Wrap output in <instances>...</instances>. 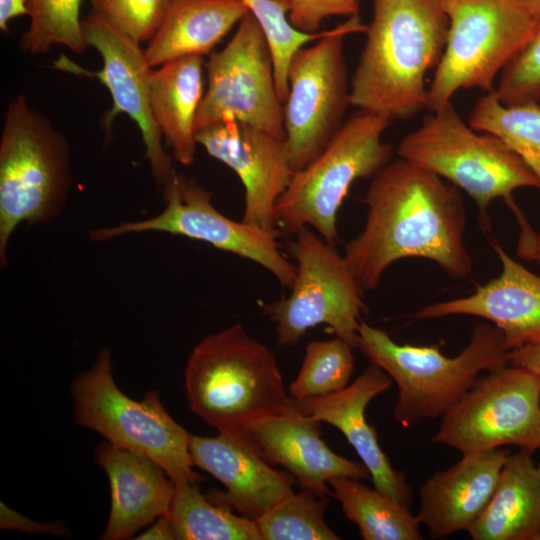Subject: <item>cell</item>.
<instances>
[{"label":"cell","mask_w":540,"mask_h":540,"mask_svg":"<svg viewBox=\"0 0 540 540\" xmlns=\"http://www.w3.org/2000/svg\"><path fill=\"white\" fill-rule=\"evenodd\" d=\"M430 112L400 141L397 154L466 192L482 226H489L492 201L507 203L519 188L540 189V180L518 154L499 137L464 122L451 101Z\"/></svg>","instance_id":"8992f818"},{"label":"cell","mask_w":540,"mask_h":540,"mask_svg":"<svg viewBox=\"0 0 540 540\" xmlns=\"http://www.w3.org/2000/svg\"><path fill=\"white\" fill-rule=\"evenodd\" d=\"M82 31L87 46L94 47L103 59V69L91 74L108 88L113 100L112 108L103 118L105 131H110L119 113L127 114L140 129L153 178L163 187L177 173L152 115L150 82L154 69L145 50L140 42L92 11L82 20Z\"/></svg>","instance_id":"9a60e30c"},{"label":"cell","mask_w":540,"mask_h":540,"mask_svg":"<svg viewBox=\"0 0 540 540\" xmlns=\"http://www.w3.org/2000/svg\"><path fill=\"white\" fill-rule=\"evenodd\" d=\"M29 15L27 0H0V28L8 31V22L18 16Z\"/></svg>","instance_id":"ab89813d"},{"label":"cell","mask_w":540,"mask_h":540,"mask_svg":"<svg viewBox=\"0 0 540 540\" xmlns=\"http://www.w3.org/2000/svg\"><path fill=\"white\" fill-rule=\"evenodd\" d=\"M333 496L345 516L365 540H421L420 521L402 505L361 480L335 477L328 481Z\"/></svg>","instance_id":"484cf974"},{"label":"cell","mask_w":540,"mask_h":540,"mask_svg":"<svg viewBox=\"0 0 540 540\" xmlns=\"http://www.w3.org/2000/svg\"><path fill=\"white\" fill-rule=\"evenodd\" d=\"M508 364L528 370L540 378V344L510 350Z\"/></svg>","instance_id":"74e56055"},{"label":"cell","mask_w":540,"mask_h":540,"mask_svg":"<svg viewBox=\"0 0 540 540\" xmlns=\"http://www.w3.org/2000/svg\"><path fill=\"white\" fill-rule=\"evenodd\" d=\"M507 205L514 213L520 228L517 255L523 260L537 263L540 267V231L534 230L514 200L508 202Z\"/></svg>","instance_id":"d590c367"},{"label":"cell","mask_w":540,"mask_h":540,"mask_svg":"<svg viewBox=\"0 0 540 540\" xmlns=\"http://www.w3.org/2000/svg\"><path fill=\"white\" fill-rule=\"evenodd\" d=\"M536 21L540 20V0H516Z\"/></svg>","instance_id":"60d3db41"},{"label":"cell","mask_w":540,"mask_h":540,"mask_svg":"<svg viewBox=\"0 0 540 540\" xmlns=\"http://www.w3.org/2000/svg\"><path fill=\"white\" fill-rule=\"evenodd\" d=\"M536 540H540V530H539V532H538V535H537V537H536Z\"/></svg>","instance_id":"b9f144b4"},{"label":"cell","mask_w":540,"mask_h":540,"mask_svg":"<svg viewBox=\"0 0 540 540\" xmlns=\"http://www.w3.org/2000/svg\"><path fill=\"white\" fill-rule=\"evenodd\" d=\"M356 348L397 385L393 416L405 427L442 417L482 372L508 365L509 353L501 330L487 322L474 327L468 344L454 357L445 356L437 345L399 344L362 320Z\"/></svg>","instance_id":"277c9868"},{"label":"cell","mask_w":540,"mask_h":540,"mask_svg":"<svg viewBox=\"0 0 540 540\" xmlns=\"http://www.w3.org/2000/svg\"><path fill=\"white\" fill-rule=\"evenodd\" d=\"M392 379L371 364L340 391L293 400L302 414L339 429L370 473L374 488L390 499L410 507L412 490L405 475L395 470L378 443L377 432L365 416L368 404L392 385Z\"/></svg>","instance_id":"ac0fdd59"},{"label":"cell","mask_w":540,"mask_h":540,"mask_svg":"<svg viewBox=\"0 0 540 540\" xmlns=\"http://www.w3.org/2000/svg\"><path fill=\"white\" fill-rule=\"evenodd\" d=\"M207 88L196 115V132L223 120H237L286 138L272 53L248 11L228 44L205 62Z\"/></svg>","instance_id":"4fadbf2b"},{"label":"cell","mask_w":540,"mask_h":540,"mask_svg":"<svg viewBox=\"0 0 540 540\" xmlns=\"http://www.w3.org/2000/svg\"><path fill=\"white\" fill-rule=\"evenodd\" d=\"M537 468H538V472H539V476H540V465Z\"/></svg>","instance_id":"7bdbcfd3"},{"label":"cell","mask_w":540,"mask_h":540,"mask_svg":"<svg viewBox=\"0 0 540 540\" xmlns=\"http://www.w3.org/2000/svg\"><path fill=\"white\" fill-rule=\"evenodd\" d=\"M446 45L428 87L435 111L461 89L494 91L496 76L527 42L537 21L516 0H441Z\"/></svg>","instance_id":"9c48e42d"},{"label":"cell","mask_w":540,"mask_h":540,"mask_svg":"<svg viewBox=\"0 0 540 540\" xmlns=\"http://www.w3.org/2000/svg\"><path fill=\"white\" fill-rule=\"evenodd\" d=\"M162 188L165 208L158 215L92 230L90 238L106 241L148 231L181 235L252 260L272 273L283 286L291 288L296 266L280 252L279 233L226 217L213 206L211 193L183 174L177 173Z\"/></svg>","instance_id":"5bb4252c"},{"label":"cell","mask_w":540,"mask_h":540,"mask_svg":"<svg viewBox=\"0 0 540 540\" xmlns=\"http://www.w3.org/2000/svg\"><path fill=\"white\" fill-rule=\"evenodd\" d=\"M504 105L540 101V20L527 42L509 60L493 91Z\"/></svg>","instance_id":"d6a6232c"},{"label":"cell","mask_w":540,"mask_h":540,"mask_svg":"<svg viewBox=\"0 0 540 540\" xmlns=\"http://www.w3.org/2000/svg\"><path fill=\"white\" fill-rule=\"evenodd\" d=\"M258 21L269 44L278 98L283 104L288 95V68L293 55L304 44L318 40L328 31L304 33L289 21L290 0H241Z\"/></svg>","instance_id":"1f68e13d"},{"label":"cell","mask_w":540,"mask_h":540,"mask_svg":"<svg viewBox=\"0 0 540 540\" xmlns=\"http://www.w3.org/2000/svg\"><path fill=\"white\" fill-rule=\"evenodd\" d=\"M492 247L501 263L499 276L469 296L426 305L412 317L475 316L501 330L509 351L540 344V276L515 261L497 242Z\"/></svg>","instance_id":"e0dca14e"},{"label":"cell","mask_w":540,"mask_h":540,"mask_svg":"<svg viewBox=\"0 0 540 540\" xmlns=\"http://www.w3.org/2000/svg\"><path fill=\"white\" fill-rule=\"evenodd\" d=\"M84 0H27L30 24L20 39L21 50L29 55L47 53L63 45L76 54L87 49L80 19Z\"/></svg>","instance_id":"f546056e"},{"label":"cell","mask_w":540,"mask_h":540,"mask_svg":"<svg viewBox=\"0 0 540 540\" xmlns=\"http://www.w3.org/2000/svg\"><path fill=\"white\" fill-rule=\"evenodd\" d=\"M353 347L339 337L312 341L295 380L289 386L293 400L331 394L345 388L354 371Z\"/></svg>","instance_id":"4dcf8cb0"},{"label":"cell","mask_w":540,"mask_h":540,"mask_svg":"<svg viewBox=\"0 0 540 540\" xmlns=\"http://www.w3.org/2000/svg\"><path fill=\"white\" fill-rule=\"evenodd\" d=\"M321 423L292 403L286 411L255 422L247 437L265 460L283 466L303 489L331 495L332 478L368 479L363 463L338 455L321 439Z\"/></svg>","instance_id":"d6986e66"},{"label":"cell","mask_w":540,"mask_h":540,"mask_svg":"<svg viewBox=\"0 0 540 540\" xmlns=\"http://www.w3.org/2000/svg\"><path fill=\"white\" fill-rule=\"evenodd\" d=\"M194 466L210 473L226 488L208 498L257 520L294 493L292 477L271 467L249 444L219 433L214 437L190 434Z\"/></svg>","instance_id":"ffe728a7"},{"label":"cell","mask_w":540,"mask_h":540,"mask_svg":"<svg viewBox=\"0 0 540 540\" xmlns=\"http://www.w3.org/2000/svg\"><path fill=\"white\" fill-rule=\"evenodd\" d=\"M196 139L240 178L245 189L242 221L279 233L275 208L293 174L286 138L228 119L199 129Z\"/></svg>","instance_id":"2e32d148"},{"label":"cell","mask_w":540,"mask_h":540,"mask_svg":"<svg viewBox=\"0 0 540 540\" xmlns=\"http://www.w3.org/2000/svg\"><path fill=\"white\" fill-rule=\"evenodd\" d=\"M66 137L24 94L7 106L0 139V264L21 223L39 225L58 216L72 185Z\"/></svg>","instance_id":"5b68a950"},{"label":"cell","mask_w":540,"mask_h":540,"mask_svg":"<svg viewBox=\"0 0 540 540\" xmlns=\"http://www.w3.org/2000/svg\"><path fill=\"white\" fill-rule=\"evenodd\" d=\"M288 245L296 277L288 297L264 308L276 325L279 346L296 345L309 329L326 324L353 348L357 346L364 294L336 246L301 227Z\"/></svg>","instance_id":"8fae6325"},{"label":"cell","mask_w":540,"mask_h":540,"mask_svg":"<svg viewBox=\"0 0 540 540\" xmlns=\"http://www.w3.org/2000/svg\"><path fill=\"white\" fill-rule=\"evenodd\" d=\"M448 27L441 0H373L350 105L391 121L427 109L425 77L442 57Z\"/></svg>","instance_id":"7a4b0ae2"},{"label":"cell","mask_w":540,"mask_h":540,"mask_svg":"<svg viewBox=\"0 0 540 540\" xmlns=\"http://www.w3.org/2000/svg\"><path fill=\"white\" fill-rule=\"evenodd\" d=\"M1 529H17L28 533L67 535L68 530L59 522L40 523L23 517L1 502Z\"/></svg>","instance_id":"8d00e7d4"},{"label":"cell","mask_w":540,"mask_h":540,"mask_svg":"<svg viewBox=\"0 0 540 540\" xmlns=\"http://www.w3.org/2000/svg\"><path fill=\"white\" fill-rule=\"evenodd\" d=\"M391 122L363 110L346 119L325 149L292 174L276 204L277 231L292 235L310 226L336 246V217L351 185L372 178L391 161L393 147L382 141Z\"/></svg>","instance_id":"52a82bcc"},{"label":"cell","mask_w":540,"mask_h":540,"mask_svg":"<svg viewBox=\"0 0 540 540\" xmlns=\"http://www.w3.org/2000/svg\"><path fill=\"white\" fill-rule=\"evenodd\" d=\"M96 461L111 490L110 514L102 540H123L169 512L175 483L151 458L104 442Z\"/></svg>","instance_id":"7402d4cb"},{"label":"cell","mask_w":540,"mask_h":540,"mask_svg":"<svg viewBox=\"0 0 540 540\" xmlns=\"http://www.w3.org/2000/svg\"><path fill=\"white\" fill-rule=\"evenodd\" d=\"M72 394L78 425L98 432L116 447L151 458L175 484L202 481L193 470L190 433L166 411L156 391L135 400L119 389L108 349H102L92 368L74 379Z\"/></svg>","instance_id":"ba28073f"},{"label":"cell","mask_w":540,"mask_h":540,"mask_svg":"<svg viewBox=\"0 0 540 540\" xmlns=\"http://www.w3.org/2000/svg\"><path fill=\"white\" fill-rule=\"evenodd\" d=\"M185 391L197 416L251 446L248 429L292 404L275 356L240 323L194 347L185 368Z\"/></svg>","instance_id":"3957f363"},{"label":"cell","mask_w":540,"mask_h":540,"mask_svg":"<svg viewBox=\"0 0 540 540\" xmlns=\"http://www.w3.org/2000/svg\"><path fill=\"white\" fill-rule=\"evenodd\" d=\"M360 0H290L289 21L299 31L318 33L322 22L331 16L358 15Z\"/></svg>","instance_id":"e575fe53"},{"label":"cell","mask_w":540,"mask_h":540,"mask_svg":"<svg viewBox=\"0 0 540 540\" xmlns=\"http://www.w3.org/2000/svg\"><path fill=\"white\" fill-rule=\"evenodd\" d=\"M358 15L300 48L288 68V95L283 123L293 173L310 164L342 126L350 105L344 38L365 32Z\"/></svg>","instance_id":"30bf717a"},{"label":"cell","mask_w":540,"mask_h":540,"mask_svg":"<svg viewBox=\"0 0 540 540\" xmlns=\"http://www.w3.org/2000/svg\"><path fill=\"white\" fill-rule=\"evenodd\" d=\"M92 12L142 43L162 23L171 0H90Z\"/></svg>","instance_id":"836d02e7"},{"label":"cell","mask_w":540,"mask_h":540,"mask_svg":"<svg viewBox=\"0 0 540 540\" xmlns=\"http://www.w3.org/2000/svg\"><path fill=\"white\" fill-rule=\"evenodd\" d=\"M432 442L462 454L513 445L540 449V378L506 365L480 375L442 416Z\"/></svg>","instance_id":"7c38bea8"},{"label":"cell","mask_w":540,"mask_h":540,"mask_svg":"<svg viewBox=\"0 0 540 540\" xmlns=\"http://www.w3.org/2000/svg\"><path fill=\"white\" fill-rule=\"evenodd\" d=\"M363 201L365 225L343 254L363 293L375 289L386 269L404 258L431 260L453 279L471 275L466 210L456 186L399 158L372 177Z\"/></svg>","instance_id":"6da1fadb"},{"label":"cell","mask_w":540,"mask_h":540,"mask_svg":"<svg viewBox=\"0 0 540 540\" xmlns=\"http://www.w3.org/2000/svg\"><path fill=\"white\" fill-rule=\"evenodd\" d=\"M475 130L502 139L540 180V105H504L493 92L481 96L468 120Z\"/></svg>","instance_id":"83f0119b"},{"label":"cell","mask_w":540,"mask_h":540,"mask_svg":"<svg viewBox=\"0 0 540 540\" xmlns=\"http://www.w3.org/2000/svg\"><path fill=\"white\" fill-rule=\"evenodd\" d=\"M135 539L144 540H174L175 534L172 527V523L169 514H163L157 517L149 528L141 533Z\"/></svg>","instance_id":"f35d334b"},{"label":"cell","mask_w":540,"mask_h":540,"mask_svg":"<svg viewBox=\"0 0 540 540\" xmlns=\"http://www.w3.org/2000/svg\"><path fill=\"white\" fill-rule=\"evenodd\" d=\"M168 514L177 540H262L256 520L210 500L197 484H175Z\"/></svg>","instance_id":"4316f807"},{"label":"cell","mask_w":540,"mask_h":540,"mask_svg":"<svg viewBox=\"0 0 540 540\" xmlns=\"http://www.w3.org/2000/svg\"><path fill=\"white\" fill-rule=\"evenodd\" d=\"M532 453L508 454L495 491L467 530L473 540H536L540 530V476Z\"/></svg>","instance_id":"d4e9b609"},{"label":"cell","mask_w":540,"mask_h":540,"mask_svg":"<svg viewBox=\"0 0 540 540\" xmlns=\"http://www.w3.org/2000/svg\"><path fill=\"white\" fill-rule=\"evenodd\" d=\"M248 12L241 0H171L145 49L151 67L186 56L210 55Z\"/></svg>","instance_id":"603a6c76"},{"label":"cell","mask_w":540,"mask_h":540,"mask_svg":"<svg viewBox=\"0 0 540 540\" xmlns=\"http://www.w3.org/2000/svg\"><path fill=\"white\" fill-rule=\"evenodd\" d=\"M202 56L171 60L153 70L150 107L173 158L183 165L195 161L196 115L204 95Z\"/></svg>","instance_id":"cb8c5ba5"},{"label":"cell","mask_w":540,"mask_h":540,"mask_svg":"<svg viewBox=\"0 0 540 540\" xmlns=\"http://www.w3.org/2000/svg\"><path fill=\"white\" fill-rule=\"evenodd\" d=\"M328 495L301 489L256 520L262 540H338L325 521Z\"/></svg>","instance_id":"f1b7e54d"},{"label":"cell","mask_w":540,"mask_h":540,"mask_svg":"<svg viewBox=\"0 0 540 540\" xmlns=\"http://www.w3.org/2000/svg\"><path fill=\"white\" fill-rule=\"evenodd\" d=\"M508 454L502 448L463 454L421 485L416 516L430 537L442 538L472 526L488 505Z\"/></svg>","instance_id":"44dd1931"}]
</instances>
